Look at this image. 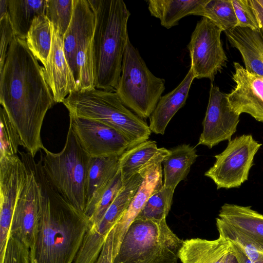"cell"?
<instances>
[{
  "mask_svg": "<svg viewBox=\"0 0 263 263\" xmlns=\"http://www.w3.org/2000/svg\"><path fill=\"white\" fill-rule=\"evenodd\" d=\"M0 102L33 157L44 147L41 128L47 111L56 103L44 76V67L25 39L15 36L0 71Z\"/></svg>",
  "mask_w": 263,
  "mask_h": 263,
  "instance_id": "1",
  "label": "cell"
},
{
  "mask_svg": "<svg viewBox=\"0 0 263 263\" xmlns=\"http://www.w3.org/2000/svg\"><path fill=\"white\" fill-rule=\"evenodd\" d=\"M41 189L38 219L31 247L30 263H71L92 227L84 212L51 186L41 164L34 162Z\"/></svg>",
  "mask_w": 263,
  "mask_h": 263,
  "instance_id": "2",
  "label": "cell"
},
{
  "mask_svg": "<svg viewBox=\"0 0 263 263\" xmlns=\"http://www.w3.org/2000/svg\"><path fill=\"white\" fill-rule=\"evenodd\" d=\"M95 15L92 63L95 87L115 91L128 40L130 13L123 0H88Z\"/></svg>",
  "mask_w": 263,
  "mask_h": 263,
  "instance_id": "3",
  "label": "cell"
},
{
  "mask_svg": "<svg viewBox=\"0 0 263 263\" xmlns=\"http://www.w3.org/2000/svg\"><path fill=\"white\" fill-rule=\"evenodd\" d=\"M69 115L87 119L108 125L123 134L132 147L148 140L149 125L133 113L114 90L95 87L76 90L62 102Z\"/></svg>",
  "mask_w": 263,
  "mask_h": 263,
  "instance_id": "4",
  "label": "cell"
},
{
  "mask_svg": "<svg viewBox=\"0 0 263 263\" xmlns=\"http://www.w3.org/2000/svg\"><path fill=\"white\" fill-rule=\"evenodd\" d=\"M40 162L52 187L79 210L87 205L86 181L91 157L82 148L69 126L64 146L53 153L45 147Z\"/></svg>",
  "mask_w": 263,
  "mask_h": 263,
  "instance_id": "5",
  "label": "cell"
},
{
  "mask_svg": "<svg viewBox=\"0 0 263 263\" xmlns=\"http://www.w3.org/2000/svg\"><path fill=\"white\" fill-rule=\"evenodd\" d=\"M183 242L169 228L166 219L136 218L113 263H177Z\"/></svg>",
  "mask_w": 263,
  "mask_h": 263,
  "instance_id": "6",
  "label": "cell"
},
{
  "mask_svg": "<svg viewBox=\"0 0 263 263\" xmlns=\"http://www.w3.org/2000/svg\"><path fill=\"white\" fill-rule=\"evenodd\" d=\"M165 81L148 69L138 50L128 40L120 78L115 89L123 103L142 119L150 117L165 89Z\"/></svg>",
  "mask_w": 263,
  "mask_h": 263,
  "instance_id": "7",
  "label": "cell"
},
{
  "mask_svg": "<svg viewBox=\"0 0 263 263\" xmlns=\"http://www.w3.org/2000/svg\"><path fill=\"white\" fill-rule=\"evenodd\" d=\"M95 15L88 0H74L72 18L62 36L65 55L78 90L95 87L92 50Z\"/></svg>",
  "mask_w": 263,
  "mask_h": 263,
  "instance_id": "8",
  "label": "cell"
},
{
  "mask_svg": "<svg viewBox=\"0 0 263 263\" xmlns=\"http://www.w3.org/2000/svg\"><path fill=\"white\" fill-rule=\"evenodd\" d=\"M261 145L250 134L229 140L226 148L215 156V162L204 175L214 182L217 190L239 187L248 180L254 156Z\"/></svg>",
  "mask_w": 263,
  "mask_h": 263,
  "instance_id": "9",
  "label": "cell"
},
{
  "mask_svg": "<svg viewBox=\"0 0 263 263\" xmlns=\"http://www.w3.org/2000/svg\"><path fill=\"white\" fill-rule=\"evenodd\" d=\"M222 31L206 17L197 23L187 45L195 79L207 78L212 82L226 66L228 59L220 40Z\"/></svg>",
  "mask_w": 263,
  "mask_h": 263,
  "instance_id": "10",
  "label": "cell"
},
{
  "mask_svg": "<svg viewBox=\"0 0 263 263\" xmlns=\"http://www.w3.org/2000/svg\"><path fill=\"white\" fill-rule=\"evenodd\" d=\"M20 154L27 175L14 211L10 236L18 238L30 249L38 219L41 189L33 157L29 153Z\"/></svg>",
  "mask_w": 263,
  "mask_h": 263,
  "instance_id": "11",
  "label": "cell"
},
{
  "mask_svg": "<svg viewBox=\"0 0 263 263\" xmlns=\"http://www.w3.org/2000/svg\"><path fill=\"white\" fill-rule=\"evenodd\" d=\"M26 175L25 164L17 155L0 158V263L3 262L14 211Z\"/></svg>",
  "mask_w": 263,
  "mask_h": 263,
  "instance_id": "12",
  "label": "cell"
},
{
  "mask_svg": "<svg viewBox=\"0 0 263 263\" xmlns=\"http://www.w3.org/2000/svg\"><path fill=\"white\" fill-rule=\"evenodd\" d=\"M70 124L82 148L91 157L120 156L132 147L116 129L96 121L69 116Z\"/></svg>",
  "mask_w": 263,
  "mask_h": 263,
  "instance_id": "13",
  "label": "cell"
},
{
  "mask_svg": "<svg viewBox=\"0 0 263 263\" xmlns=\"http://www.w3.org/2000/svg\"><path fill=\"white\" fill-rule=\"evenodd\" d=\"M239 116L230 107L227 94L221 92L212 82L202 122L203 130L197 145H203L211 148L222 141L230 140L236 131Z\"/></svg>",
  "mask_w": 263,
  "mask_h": 263,
  "instance_id": "14",
  "label": "cell"
},
{
  "mask_svg": "<svg viewBox=\"0 0 263 263\" xmlns=\"http://www.w3.org/2000/svg\"><path fill=\"white\" fill-rule=\"evenodd\" d=\"M235 87L227 94L230 107L236 114L247 113L263 122V78L234 63Z\"/></svg>",
  "mask_w": 263,
  "mask_h": 263,
  "instance_id": "15",
  "label": "cell"
},
{
  "mask_svg": "<svg viewBox=\"0 0 263 263\" xmlns=\"http://www.w3.org/2000/svg\"><path fill=\"white\" fill-rule=\"evenodd\" d=\"M52 44L47 65L44 67L45 80L56 103H62L71 92L78 90L77 85L66 58L62 36L51 23Z\"/></svg>",
  "mask_w": 263,
  "mask_h": 263,
  "instance_id": "16",
  "label": "cell"
},
{
  "mask_svg": "<svg viewBox=\"0 0 263 263\" xmlns=\"http://www.w3.org/2000/svg\"><path fill=\"white\" fill-rule=\"evenodd\" d=\"M225 33L232 46L240 52L245 68L263 78V33L261 30L236 27Z\"/></svg>",
  "mask_w": 263,
  "mask_h": 263,
  "instance_id": "17",
  "label": "cell"
},
{
  "mask_svg": "<svg viewBox=\"0 0 263 263\" xmlns=\"http://www.w3.org/2000/svg\"><path fill=\"white\" fill-rule=\"evenodd\" d=\"M170 149L158 148L153 140H146L125 151L119 158V170L124 182L133 175L161 163Z\"/></svg>",
  "mask_w": 263,
  "mask_h": 263,
  "instance_id": "18",
  "label": "cell"
},
{
  "mask_svg": "<svg viewBox=\"0 0 263 263\" xmlns=\"http://www.w3.org/2000/svg\"><path fill=\"white\" fill-rule=\"evenodd\" d=\"M195 79L191 69L180 84L173 90L162 96L149 117V128L156 134L163 135L168 123L184 106Z\"/></svg>",
  "mask_w": 263,
  "mask_h": 263,
  "instance_id": "19",
  "label": "cell"
},
{
  "mask_svg": "<svg viewBox=\"0 0 263 263\" xmlns=\"http://www.w3.org/2000/svg\"><path fill=\"white\" fill-rule=\"evenodd\" d=\"M230 242L222 237L215 240L196 238L183 240L178 258L182 263H227Z\"/></svg>",
  "mask_w": 263,
  "mask_h": 263,
  "instance_id": "20",
  "label": "cell"
},
{
  "mask_svg": "<svg viewBox=\"0 0 263 263\" xmlns=\"http://www.w3.org/2000/svg\"><path fill=\"white\" fill-rule=\"evenodd\" d=\"M218 217L263 248V215L250 206L225 203Z\"/></svg>",
  "mask_w": 263,
  "mask_h": 263,
  "instance_id": "21",
  "label": "cell"
},
{
  "mask_svg": "<svg viewBox=\"0 0 263 263\" xmlns=\"http://www.w3.org/2000/svg\"><path fill=\"white\" fill-rule=\"evenodd\" d=\"M208 0H149L148 9L161 25L170 29L187 15H197Z\"/></svg>",
  "mask_w": 263,
  "mask_h": 263,
  "instance_id": "22",
  "label": "cell"
},
{
  "mask_svg": "<svg viewBox=\"0 0 263 263\" xmlns=\"http://www.w3.org/2000/svg\"><path fill=\"white\" fill-rule=\"evenodd\" d=\"M198 155L195 147L183 144L170 149L162 163L164 166L163 185L175 191L187 177Z\"/></svg>",
  "mask_w": 263,
  "mask_h": 263,
  "instance_id": "23",
  "label": "cell"
},
{
  "mask_svg": "<svg viewBox=\"0 0 263 263\" xmlns=\"http://www.w3.org/2000/svg\"><path fill=\"white\" fill-rule=\"evenodd\" d=\"M119 158L91 157L86 181L87 204L99 195L116 174L119 168Z\"/></svg>",
  "mask_w": 263,
  "mask_h": 263,
  "instance_id": "24",
  "label": "cell"
},
{
  "mask_svg": "<svg viewBox=\"0 0 263 263\" xmlns=\"http://www.w3.org/2000/svg\"><path fill=\"white\" fill-rule=\"evenodd\" d=\"M46 0H8L15 36L26 39L34 19L45 14Z\"/></svg>",
  "mask_w": 263,
  "mask_h": 263,
  "instance_id": "25",
  "label": "cell"
},
{
  "mask_svg": "<svg viewBox=\"0 0 263 263\" xmlns=\"http://www.w3.org/2000/svg\"><path fill=\"white\" fill-rule=\"evenodd\" d=\"M25 40L29 50L45 67L51 48L52 33L51 22L45 14L34 19Z\"/></svg>",
  "mask_w": 263,
  "mask_h": 263,
  "instance_id": "26",
  "label": "cell"
},
{
  "mask_svg": "<svg viewBox=\"0 0 263 263\" xmlns=\"http://www.w3.org/2000/svg\"><path fill=\"white\" fill-rule=\"evenodd\" d=\"M124 184V182L119 168L116 174L104 189L87 204L84 213L89 219L92 226L97 224L101 220Z\"/></svg>",
  "mask_w": 263,
  "mask_h": 263,
  "instance_id": "27",
  "label": "cell"
},
{
  "mask_svg": "<svg viewBox=\"0 0 263 263\" xmlns=\"http://www.w3.org/2000/svg\"><path fill=\"white\" fill-rule=\"evenodd\" d=\"M197 15L212 21L222 31L237 26V20L231 0H208Z\"/></svg>",
  "mask_w": 263,
  "mask_h": 263,
  "instance_id": "28",
  "label": "cell"
},
{
  "mask_svg": "<svg viewBox=\"0 0 263 263\" xmlns=\"http://www.w3.org/2000/svg\"><path fill=\"white\" fill-rule=\"evenodd\" d=\"M174 191L163 185L150 196L136 218L166 219L171 208Z\"/></svg>",
  "mask_w": 263,
  "mask_h": 263,
  "instance_id": "29",
  "label": "cell"
},
{
  "mask_svg": "<svg viewBox=\"0 0 263 263\" xmlns=\"http://www.w3.org/2000/svg\"><path fill=\"white\" fill-rule=\"evenodd\" d=\"M216 224L221 236L230 242L239 245L250 258L252 263H263V248L248 237L236 231L223 220L217 217Z\"/></svg>",
  "mask_w": 263,
  "mask_h": 263,
  "instance_id": "30",
  "label": "cell"
},
{
  "mask_svg": "<svg viewBox=\"0 0 263 263\" xmlns=\"http://www.w3.org/2000/svg\"><path fill=\"white\" fill-rule=\"evenodd\" d=\"M74 0H46L45 14L63 36L71 23Z\"/></svg>",
  "mask_w": 263,
  "mask_h": 263,
  "instance_id": "31",
  "label": "cell"
},
{
  "mask_svg": "<svg viewBox=\"0 0 263 263\" xmlns=\"http://www.w3.org/2000/svg\"><path fill=\"white\" fill-rule=\"evenodd\" d=\"M23 144L6 110L0 108V158L17 155L19 146Z\"/></svg>",
  "mask_w": 263,
  "mask_h": 263,
  "instance_id": "32",
  "label": "cell"
},
{
  "mask_svg": "<svg viewBox=\"0 0 263 263\" xmlns=\"http://www.w3.org/2000/svg\"><path fill=\"white\" fill-rule=\"evenodd\" d=\"M237 20V27L260 30L255 11L250 0H231Z\"/></svg>",
  "mask_w": 263,
  "mask_h": 263,
  "instance_id": "33",
  "label": "cell"
},
{
  "mask_svg": "<svg viewBox=\"0 0 263 263\" xmlns=\"http://www.w3.org/2000/svg\"><path fill=\"white\" fill-rule=\"evenodd\" d=\"M3 263H30L29 248L18 238L10 236Z\"/></svg>",
  "mask_w": 263,
  "mask_h": 263,
  "instance_id": "34",
  "label": "cell"
},
{
  "mask_svg": "<svg viewBox=\"0 0 263 263\" xmlns=\"http://www.w3.org/2000/svg\"><path fill=\"white\" fill-rule=\"evenodd\" d=\"M0 71L5 63L7 53L10 43L15 36L14 30L9 14L0 18Z\"/></svg>",
  "mask_w": 263,
  "mask_h": 263,
  "instance_id": "35",
  "label": "cell"
},
{
  "mask_svg": "<svg viewBox=\"0 0 263 263\" xmlns=\"http://www.w3.org/2000/svg\"><path fill=\"white\" fill-rule=\"evenodd\" d=\"M117 255L112 244L105 240L96 263H113Z\"/></svg>",
  "mask_w": 263,
  "mask_h": 263,
  "instance_id": "36",
  "label": "cell"
},
{
  "mask_svg": "<svg viewBox=\"0 0 263 263\" xmlns=\"http://www.w3.org/2000/svg\"><path fill=\"white\" fill-rule=\"evenodd\" d=\"M230 242L232 251L238 263H252L249 257L239 245L232 242Z\"/></svg>",
  "mask_w": 263,
  "mask_h": 263,
  "instance_id": "37",
  "label": "cell"
},
{
  "mask_svg": "<svg viewBox=\"0 0 263 263\" xmlns=\"http://www.w3.org/2000/svg\"><path fill=\"white\" fill-rule=\"evenodd\" d=\"M258 20L261 31L263 33V8L257 0H250Z\"/></svg>",
  "mask_w": 263,
  "mask_h": 263,
  "instance_id": "38",
  "label": "cell"
},
{
  "mask_svg": "<svg viewBox=\"0 0 263 263\" xmlns=\"http://www.w3.org/2000/svg\"><path fill=\"white\" fill-rule=\"evenodd\" d=\"M8 0H0V18L9 14Z\"/></svg>",
  "mask_w": 263,
  "mask_h": 263,
  "instance_id": "39",
  "label": "cell"
},
{
  "mask_svg": "<svg viewBox=\"0 0 263 263\" xmlns=\"http://www.w3.org/2000/svg\"><path fill=\"white\" fill-rule=\"evenodd\" d=\"M227 263H238L235 256L232 251L231 249L228 255Z\"/></svg>",
  "mask_w": 263,
  "mask_h": 263,
  "instance_id": "40",
  "label": "cell"
},
{
  "mask_svg": "<svg viewBox=\"0 0 263 263\" xmlns=\"http://www.w3.org/2000/svg\"><path fill=\"white\" fill-rule=\"evenodd\" d=\"M258 3L263 8V0H257Z\"/></svg>",
  "mask_w": 263,
  "mask_h": 263,
  "instance_id": "41",
  "label": "cell"
}]
</instances>
